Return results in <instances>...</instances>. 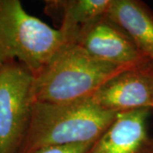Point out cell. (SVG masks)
<instances>
[{
	"label": "cell",
	"instance_id": "cell-9",
	"mask_svg": "<svg viewBox=\"0 0 153 153\" xmlns=\"http://www.w3.org/2000/svg\"><path fill=\"white\" fill-rule=\"evenodd\" d=\"M111 0H50L45 1V12L60 17L59 28L69 42H73L82 26L107 14Z\"/></svg>",
	"mask_w": 153,
	"mask_h": 153
},
{
	"label": "cell",
	"instance_id": "cell-2",
	"mask_svg": "<svg viewBox=\"0 0 153 153\" xmlns=\"http://www.w3.org/2000/svg\"><path fill=\"white\" fill-rule=\"evenodd\" d=\"M128 69L97 60L74 42H68L33 76V102L69 103L90 98Z\"/></svg>",
	"mask_w": 153,
	"mask_h": 153
},
{
	"label": "cell",
	"instance_id": "cell-1",
	"mask_svg": "<svg viewBox=\"0 0 153 153\" xmlns=\"http://www.w3.org/2000/svg\"><path fill=\"white\" fill-rule=\"evenodd\" d=\"M117 112L90 99L69 103L33 102L27 131L18 153H35L50 146L95 141Z\"/></svg>",
	"mask_w": 153,
	"mask_h": 153
},
{
	"label": "cell",
	"instance_id": "cell-10",
	"mask_svg": "<svg viewBox=\"0 0 153 153\" xmlns=\"http://www.w3.org/2000/svg\"><path fill=\"white\" fill-rule=\"evenodd\" d=\"M94 141L76 143L66 146H50L39 150L35 153H86Z\"/></svg>",
	"mask_w": 153,
	"mask_h": 153
},
{
	"label": "cell",
	"instance_id": "cell-4",
	"mask_svg": "<svg viewBox=\"0 0 153 153\" xmlns=\"http://www.w3.org/2000/svg\"><path fill=\"white\" fill-rule=\"evenodd\" d=\"M33 75L18 61L0 67V153H18L31 118Z\"/></svg>",
	"mask_w": 153,
	"mask_h": 153
},
{
	"label": "cell",
	"instance_id": "cell-3",
	"mask_svg": "<svg viewBox=\"0 0 153 153\" xmlns=\"http://www.w3.org/2000/svg\"><path fill=\"white\" fill-rule=\"evenodd\" d=\"M69 41L28 14L19 0H0V67L18 61L37 75Z\"/></svg>",
	"mask_w": 153,
	"mask_h": 153
},
{
	"label": "cell",
	"instance_id": "cell-6",
	"mask_svg": "<svg viewBox=\"0 0 153 153\" xmlns=\"http://www.w3.org/2000/svg\"><path fill=\"white\" fill-rule=\"evenodd\" d=\"M152 111L137 109L117 113L86 153H153V138L147 126Z\"/></svg>",
	"mask_w": 153,
	"mask_h": 153
},
{
	"label": "cell",
	"instance_id": "cell-5",
	"mask_svg": "<svg viewBox=\"0 0 153 153\" xmlns=\"http://www.w3.org/2000/svg\"><path fill=\"white\" fill-rule=\"evenodd\" d=\"M73 42L94 58L117 66L133 68L148 62L128 34L107 14L79 28Z\"/></svg>",
	"mask_w": 153,
	"mask_h": 153
},
{
	"label": "cell",
	"instance_id": "cell-7",
	"mask_svg": "<svg viewBox=\"0 0 153 153\" xmlns=\"http://www.w3.org/2000/svg\"><path fill=\"white\" fill-rule=\"evenodd\" d=\"M143 65L111 79L90 100L102 109L117 113L137 109L153 111V82Z\"/></svg>",
	"mask_w": 153,
	"mask_h": 153
},
{
	"label": "cell",
	"instance_id": "cell-11",
	"mask_svg": "<svg viewBox=\"0 0 153 153\" xmlns=\"http://www.w3.org/2000/svg\"><path fill=\"white\" fill-rule=\"evenodd\" d=\"M143 67L145 69V71H146L148 76H150V78L152 79L153 82V62H146L143 65Z\"/></svg>",
	"mask_w": 153,
	"mask_h": 153
},
{
	"label": "cell",
	"instance_id": "cell-8",
	"mask_svg": "<svg viewBox=\"0 0 153 153\" xmlns=\"http://www.w3.org/2000/svg\"><path fill=\"white\" fill-rule=\"evenodd\" d=\"M109 16L123 28L143 57L153 62V11L140 0H111Z\"/></svg>",
	"mask_w": 153,
	"mask_h": 153
}]
</instances>
